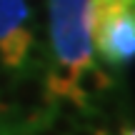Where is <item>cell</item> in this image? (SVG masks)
Instances as JSON below:
<instances>
[{"instance_id":"6da1fadb","label":"cell","mask_w":135,"mask_h":135,"mask_svg":"<svg viewBox=\"0 0 135 135\" xmlns=\"http://www.w3.org/2000/svg\"><path fill=\"white\" fill-rule=\"evenodd\" d=\"M48 35L53 55L48 93L68 100L75 75L93 65L88 0H48Z\"/></svg>"},{"instance_id":"7a4b0ae2","label":"cell","mask_w":135,"mask_h":135,"mask_svg":"<svg viewBox=\"0 0 135 135\" xmlns=\"http://www.w3.org/2000/svg\"><path fill=\"white\" fill-rule=\"evenodd\" d=\"M90 38L103 63L125 68L135 60V0H88Z\"/></svg>"},{"instance_id":"3957f363","label":"cell","mask_w":135,"mask_h":135,"mask_svg":"<svg viewBox=\"0 0 135 135\" xmlns=\"http://www.w3.org/2000/svg\"><path fill=\"white\" fill-rule=\"evenodd\" d=\"M35 13L30 0H0V65L20 73L33 58Z\"/></svg>"},{"instance_id":"277c9868","label":"cell","mask_w":135,"mask_h":135,"mask_svg":"<svg viewBox=\"0 0 135 135\" xmlns=\"http://www.w3.org/2000/svg\"><path fill=\"white\" fill-rule=\"evenodd\" d=\"M123 135H135V128H128V130L123 133Z\"/></svg>"}]
</instances>
